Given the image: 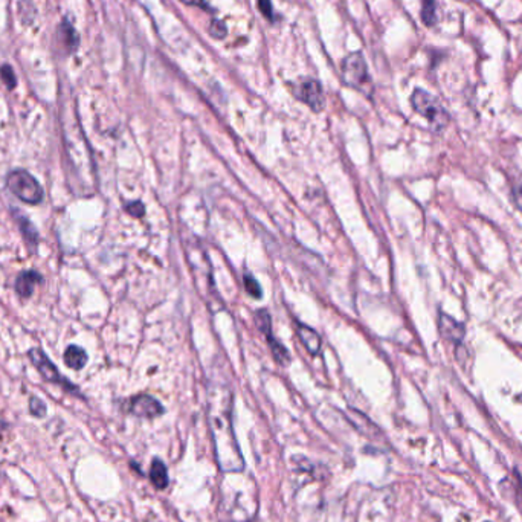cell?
Segmentation results:
<instances>
[{
  "instance_id": "cell-14",
  "label": "cell",
  "mask_w": 522,
  "mask_h": 522,
  "mask_svg": "<svg viewBox=\"0 0 522 522\" xmlns=\"http://www.w3.org/2000/svg\"><path fill=\"white\" fill-rule=\"evenodd\" d=\"M60 38L69 52L75 50V48L80 43L77 31L68 22V20H63V23L60 25Z\"/></svg>"
},
{
  "instance_id": "cell-7",
  "label": "cell",
  "mask_w": 522,
  "mask_h": 522,
  "mask_svg": "<svg viewBox=\"0 0 522 522\" xmlns=\"http://www.w3.org/2000/svg\"><path fill=\"white\" fill-rule=\"evenodd\" d=\"M255 319H257V324H258V329L265 333L267 341H269V346H270V350H272L274 353V358L277 359V362L279 363H286L289 362V351L281 346V343L272 336V330H270V316L269 313L266 310H260L257 315H255Z\"/></svg>"
},
{
  "instance_id": "cell-10",
  "label": "cell",
  "mask_w": 522,
  "mask_h": 522,
  "mask_svg": "<svg viewBox=\"0 0 522 522\" xmlns=\"http://www.w3.org/2000/svg\"><path fill=\"white\" fill-rule=\"evenodd\" d=\"M298 336L301 339V342L304 343V347L307 348V351L310 354H318L321 351V336L318 335L316 330H313L311 327L304 326V324H298Z\"/></svg>"
},
{
  "instance_id": "cell-17",
  "label": "cell",
  "mask_w": 522,
  "mask_h": 522,
  "mask_svg": "<svg viewBox=\"0 0 522 522\" xmlns=\"http://www.w3.org/2000/svg\"><path fill=\"white\" fill-rule=\"evenodd\" d=\"M0 77H2V81L6 85L8 89H14L16 85H17V78H16V74L11 66H2V69H0Z\"/></svg>"
},
{
  "instance_id": "cell-18",
  "label": "cell",
  "mask_w": 522,
  "mask_h": 522,
  "mask_svg": "<svg viewBox=\"0 0 522 522\" xmlns=\"http://www.w3.org/2000/svg\"><path fill=\"white\" fill-rule=\"evenodd\" d=\"M29 411L36 417H45L46 414V405L41 402L38 398H31L29 400Z\"/></svg>"
},
{
  "instance_id": "cell-4",
  "label": "cell",
  "mask_w": 522,
  "mask_h": 522,
  "mask_svg": "<svg viewBox=\"0 0 522 522\" xmlns=\"http://www.w3.org/2000/svg\"><path fill=\"white\" fill-rule=\"evenodd\" d=\"M29 359H31V362H33L34 367L38 370V373L41 374V378H43L46 382L54 383V385H60L63 390H66L69 393L80 394V390L77 388V386L72 382H69L65 378V375L60 374V371L57 370L55 365L50 362V359L46 356L43 351L38 350V348L29 350Z\"/></svg>"
},
{
  "instance_id": "cell-22",
  "label": "cell",
  "mask_w": 522,
  "mask_h": 522,
  "mask_svg": "<svg viewBox=\"0 0 522 522\" xmlns=\"http://www.w3.org/2000/svg\"><path fill=\"white\" fill-rule=\"evenodd\" d=\"M182 4L188 5V6H196V8H202V9H206L208 13H211V6L208 5L205 0H181Z\"/></svg>"
},
{
  "instance_id": "cell-13",
  "label": "cell",
  "mask_w": 522,
  "mask_h": 522,
  "mask_svg": "<svg viewBox=\"0 0 522 522\" xmlns=\"http://www.w3.org/2000/svg\"><path fill=\"white\" fill-rule=\"evenodd\" d=\"M150 479L156 489H165L169 486V472H166V466L159 460V458H154L151 463Z\"/></svg>"
},
{
  "instance_id": "cell-3",
  "label": "cell",
  "mask_w": 522,
  "mask_h": 522,
  "mask_svg": "<svg viewBox=\"0 0 522 522\" xmlns=\"http://www.w3.org/2000/svg\"><path fill=\"white\" fill-rule=\"evenodd\" d=\"M342 80L347 86L365 92L371 86L368 68L361 52H353L342 61Z\"/></svg>"
},
{
  "instance_id": "cell-1",
  "label": "cell",
  "mask_w": 522,
  "mask_h": 522,
  "mask_svg": "<svg viewBox=\"0 0 522 522\" xmlns=\"http://www.w3.org/2000/svg\"><path fill=\"white\" fill-rule=\"evenodd\" d=\"M411 104L412 109L430 122V127L434 132L444 130L449 121H451V117H449V113L442 106V102L423 89H415L412 92Z\"/></svg>"
},
{
  "instance_id": "cell-24",
  "label": "cell",
  "mask_w": 522,
  "mask_h": 522,
  "mask_svg": "<svg viewBox=\"0 0 522 522\" xmlns=\"http://www.w3.org/2000/svg\"><path fill=\"white\" fill-rule=\"evenodd\" d=\"M0 427H2V426H0Z\"/></svg>"
},
{
  "instance_id": "cell-12",
  "label": "cell",
  "mask_w": 522,
  "mask_h": 522,
  "mask_svg": "<svg viewBox=\"0 0 522 522\" xmlns=\"http://www.w3.org/2000/svg\"><path fill=\"white\" fill-rule=\"evenodd\" d=\"M16 220L18 223L20 231H22V235L25 238L26 245L31 247V250H34V247H37L38 243V233L37 229L34 228V225L31 223L25 215H17L16 214Z\"/></svg>"
},
{
  "instance_id": "cell-6",
  "label": "cell",
  "mask_w": 522,
  "mask_h": 522,
  "mask_svg": "<svg viewBox=\"0 0 522 522\" xmlns=\"http://www.w3.org/2000/svg\"><path fill=\"white\" fill-rule=\"evenodd\" d=\"M129 411L134 415L142 417V419H154V417L164 414V406L151 395L141 394L130 400Z\"/></svg>"
},
{
  "instance_id": "cell-16",
  "label": "cell",
  "mask_w": 522,
  "mask_h": 522,
  "mask_svg": "<svg viewBox=\"0 0 522 522\" xmlns=\"http://www.w3.org/2000/svg\"><path fill=\"white\" fill-rule=\"evenodd\" d=\"M245 287H246L247 294L252 298H255V299H260L261 295H263V290H261L260 283L250 274L245 275Z\"/></svg>"
},
{
  "instance_id": "cell-11",
  "label": "cell",
  "mask_w": 522,
  "mask_h": 522,
  "mask_svg": "<svg viewBox=\"0 0 522 522\" xmlns=\"http://www.w3.org/2000/svg\"><path fill=\"white\" fill-rule=\"evenodd\" d=\"M87 362V353L78 346H69L65 351V363L69 368L80 371Z\"/></svg>"
},
{
  "instance_id": "cell-15",
  "label": "cell",
  "mask_w": 522,
  "mask_h": 522,
  "mask_svg": "<svg viewBox=\"0 0 522 522\" xmlns=\"http://www.w3.org/2000/svg\"><path fill=\"white\" fill-rule=\"evenodd\" d=\"M422 20L426 26L437 23V0H422Z\"/></svg>"
},
{
  "instance_id": "cell-23",
  "label": "cell",
  "mask_w": 522,
  "mask_h": 522,
  "mask_svg": "<svg viewBox=\"0 0 522 522\" xmlns=\"http://www.w3.org/2000/svg\"><path fill=\"white\" fill-rule=\"evenodd\" d=\"M513 199H515V203L518 205L519 210L522 211V186L513 188Z\"/></svg>"
},
{
  "instance_id": "cell-5",
  "label": "cell",
  "mask_w": 522,
  "mask_h": 522,
  "mask_svg": "<svg viewBox=\"0 0 522 522\" xmlns=\"http://www.w3.org/2000/svg\"><path fill=\"white\" fill-rule=\"evenodd\" d=\"M295 97L315 112H321L324 106H326V97H324L322 86L316 80L310 78L301 81L295 89Z\"/></svg>"
},
{
  "instance_id": "cell-20",
  "label": "cell",
  "mask_w": 522,
  "mask_h": 522,
  "mask_svg": "<svg viewBox=\"0 0 522 522\" xmlns=\"http://www.w3.org/2000/svg\"><path fill=\"white\" fill-rule=\"evenodd\" d=\"M258 8H260V13L263 14L266 18L274 20V6L270 0H258Z\"/></svg>"
},
{
  "instance_id": "cell-21",
  "label": "cell",
  "mask_w": 522,
  "mask_h": 522,
  "mask_svg": "<svg viewBox=\"0 0 522 522\" xmlns=\"http://www.w3.org/2000/svg\"><path fill=\"white\" fill-rule=\"evenodd\" d=\"M125 210L133 217H142L145 213V206L141 202H132L125 206Z\"/></svg>"
},
{
  "instance_id": "cell-2",
  "label": "cell",
  "mask_w": 522,
  "mask_h": 522,
  "mask_svg": "<svg viewBox=\"0 0 522 522\" xmlns=\"http://www.w3.org/2000/svg\"><path fill=\"white\" fill-rule=\"evenodd\" d=\"M6 186L17 199L36 205L43 201V188L36 177L25 170H13L6 177Z\"/></svg>"
},
{
  "instance_id": "cell-19",
  "label": "cell",
  "mask_w": 522,
  "mask_h": 522,
  "mask_svg": "<svg viewBox=\"0 0 522 522\" xmlns=\"http://www.w3.org/2000/svg\"><path fill=\"white\" fill-rule=\"evenodd\" d=\"M226 26L225 23L218 22V20H214V22H211V26H210V34L214 37V38H225L226 37Z\"/></svg>"
},
{
  "instance_id": "cell-8",
  "label": "cell",
  "mask_w": 522,
  "mask_h": 522,
  "mask_svg": "<svg viewBox=\"0 0 522 522\" xmlns=\"http://www.w3.org/2000/svg\"><path fill=\"white\" fill-rule=\"evenodd\" d=\"M438 329H440V333L444 339L457 343V346H460L464 339L463 324L458 322L452 316L446 315L443 311H440V315H438Z\"/></svg>"
},
{
  "instance_id": "cell-9",
  "label": "cell",
  "mask_w": 522,
  "mask_h": 522,
  "mask_svg": "<svg viewBox=\"0 0 522 522\" xmlns=\"http://www.w3.org/2000/svg\"><path fill=\"white\" fill-rule=\"evenodd\" d=\"M43 278L36 270H26L22 272L16 279V292L20 298H29L37 284H40Z\"/></svg>"
}]
</instances>
